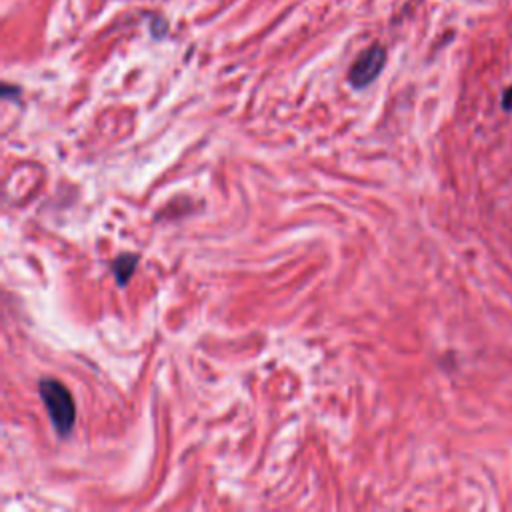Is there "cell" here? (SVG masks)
Instances as JSON below:
<instances>
[{
	"label": "cell",
	"mask_w": 512,
	"mask_h": 512,
	"mask_svg": "<svg viewBox=\"0 0 512 512\" xmlns=\"http://www.w3.org/2000/svg\"><path fill=\"white\" fill-rule=\"evenodd\" d=\"M46 412L58 436H68L76 420V408L70 390L56 378H42L38 384Z\"/></svg>",
	"instance_id": "6da1fadb"
},
{
	"label": "cell",
	"mask_w": 512,
	"mask_h": 512,
	"mask_svg": "<svg viewBox=\"0 0 512 512\" xmlns=\"http://www.w3.org/2000/svg\"><path fill=\"white\" fill-rule=\"evenodd\" d=\"M386 64V48L380 42H372L364 50L358 52L354 62L348 68V82L352 88L362 90L370 86L384 70Z\"/></svg>",
	"instance_id": "7a4b0ae2"
},
{
	"label": "cell",
	"mask_w": 512,
	"mask_h": 512,
	"mask_svg": "<svg viewBox=\"0 0 512 512\" xmlns=\"http://www.w3.org/2000/svg\"><path fill=\"white\" fill-rule=\"evenodd\" d=\"M502 108L504 110H512V86L506 88L504 94H502Z\"/></svg>",
	"instance_id": "277c9868"
},
{
	"label": "cell",
	"mask_w": 512,
	"mask_h": 512,
	"mask_svg": "<svg viewBox=\"0 0 512 512\" xmlns=\"http://www.w3.org/2000/svg\"><path fill=\"white\" fill-rule=\"evenodd\" d=\"M136 264H138V256L136 254H120L112 262V272H114V278H116L118 286H124L132 278V272H134Z\"/></svg>",
	"instance_id": "3957f363"
}]
</instances>
